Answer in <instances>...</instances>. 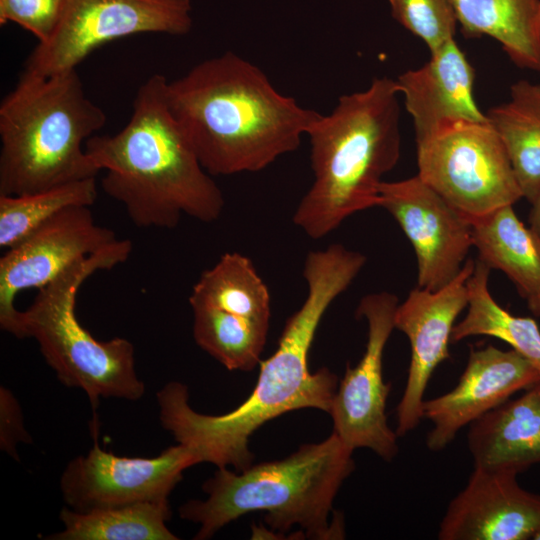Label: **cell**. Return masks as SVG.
Instances as JSON below:
<instances>
[{
  "instance_id": "6da1fadb",
  "label": "cell",
  "mask_w": 540,
  "mask_h": 540,
  "mask_svg": "<svg viewBox=\"0 0 540 540\" xmlns=\"http://www.w3.org/2000/svg\"><path fill=\"white\" fill-rule=\"evenodd\" d=\"M303 276L306 298L287 319L275 352L260 362L256 385L241 405L226 414L207 415L190 406L183 383L169 382L157 392L163 428L193 452L198 464L242 471L253 464L249 439L266 422L305 408L330 413L338 378L325 367L311 372L309 352L322 317L351 285V276L325 258L306 262Z\"/></svg>"
},
{
  "instance_id": "7a4b0ae2",
  "label": "cell",
  "mask_w": 540,
  "mask_h": 540,
  "mask_svg": "<svg viewBox=\"0 0 540 540\" xmlns=\"http://www.w3.org/2000/svg\"><path fill=\"white\" fill-rule=\"evenodd\" d=\"M170 109L212 176L258 172L295 151L321 116L227 51L167 84Z\"/></svg>"
},
{
  "instance_id": "3957f363",
  "label": "cell",
  "mask_w": 540,
  "mask_h": 540,
  "mask_svg": "<svg viewBox=\"0 0 540 540\" xmlns=\"http://www.w3.org/2000/svg\"><path fill=\"white\" fill-rule=\"evenodd\" d=\"M167 84L164 75H151L137 90L127 124L85 143L93 165L105 171L103 191L141 228L172 229L184 215L211 223L225 204L170 109Z\"/></svg>"
},
{
  "instance_id": "277c9868",
  "label": "cell",
  "mask_w": 540,
  "mask_h": 540,
  "mask_svg": "<svg viewBox=\"0 0 540 540\" xmlns=\"http://www.w3.org/2000/svg\"><path fill=\"white\" fill-rule=\"evenodd\" d=\"M399 88L387 76L338 99L307 133L313 182L293 223L319 240L351 215L378 206L383 177L401 152Z\"/></svg>"
},
{
  "instance_id": "5b68a950",
  "label": "cell",
  "mask_w": 540,
  "mask_h": 540,
  "mask_svg": "<svg viewBox=\"0 0 540 540\" xmlns=\"http://www.w3.org/2000/svg\"><path fill=\"white\" fill-rule=\"evenodd\" d=\"M352 454L332 432L282 460L235 472L218 468L202 486L207 498L186 502L179 516L200 525L196 540L209 539L228 523L258 511L265 513L274 533L297 526L312 539L343 538L342 521L330 522L329 517L341 485L355 468Z\"/></svg>"
},
{
  "instance_id": "8992f818",
  "label": "cell",
  "mask_w": 540,
  "mask_h": 540,
  "mask_svg": "<svg viewBox=\"0 0 540 540\" xmlns=\"http://www.w3.org/2000/svg\"><path fill=\"white\" fill-rule=\"evenodd\" d=\"M106 120L76 69L48 77L23 71L0 105V195L96 177L85 143Z\"/></svg>"
},
{
  "instance_id": "52a82bcc",
  "label": "cell",
  "mask_w": 540,
  "mask_h": 540,
  "mask_svg": "<svg viewBox=\"0 0 540 540\" xmlns=\"http://www.w3.org/2000/svg\"><path fill=\"white\" fill-rule=\"evenodd\" d=\"M128 239H118L61 273L38 290L20 311L17 338H33L47 364L66 386L83 390L95 409L100 398L139 400L145 385L135 369L133 344L121 337L97 340L76 316V298L84 281L97 271L126 262Z\"/></svg>"
},
{
  "instance_id": "ba28073f",
  "label": "cell",
  "mask_w": 540,
  "mask_h": 540,
  "mask_svg": "<svg viewBox=\"0 0 540 540\" xmlns=\"http://www.w3.org/2000/svg\"><path fill=\"white\" fill-rule=\"evenodd\" d=\"M416 155L421 180L469 221L523 198L488 119L448 123L416 142Z\"/></svg>"
},
{
  "instance_id": "9c48e42d",
  "label": "cell",
  "mask_w": 540,
  "mask_h": 540,
  "mask_svg": "<svg viewBox=\"0 0 540 540\" xmlns=\"http://www.w3.org/2000/svg\"><path fill=\"white\" fill-rule=\"evenodd\" d=\"M191 12V0H66L56 31L32 50L24 72L48 77L76 69L99 47L137 34L186 35Z\"/></svg>"
},
{
  "instance_id": "30bf717a",
  "label": "cell",
  "mask_w": 540,
  "mask_h": 540,
  "mask_svg": "<svg viewBox=\"0 0 540 540\" xmlns=\"http://www.w3.org/2000/svg\"><path fill=\"white\" fill-rule=\"evenodd\" d=\"M397 297L389 292L365 295L356 316L367 321V342L356 366H347L335 392L330 415L333 432L353 451L372 450L390 462L398 454V435L387 422L386 401L391 384L383 380V354L395 329Z\"/></svg>"
},
{
  "instance_id": "8fae6325",
  "label": "cell",
  "mask_w": 540,
  "mask_h": 540,
  "mask_svg": "<svg viewBox=\"0 0 540 540\" xmlns=\"http://www.w3.org/2000/svg\"><path fill=\"white\" fill-rule=\"evenodd\" d=\"M196 464L180 443L152 458L123 457L103 450L94 436L88 453L67 464L60 490L68 507L79 512L168 501L183 472Z\"/></svg>"
},
{
  "instance_id": "7c38bea8",
  "label": "cell",
  "mask_w": 540,
  "mask_h": 540,
  "mask_svg": "<svg viewBox=\"0 0 540 540\" xmlns=\"http://www.w3.org/2000/svg\"><path fill=\"white\" fill-rule=\"evenodd\" d=\"M119 238L95 222L90 207H68L0 258V327L16 337L20 311L17 294L41 289L77 262L112 245Z\"/></svg>"
},
{
  "instance_id": "4fadbf2b",
  "label": "cell",
  "mask_w": 540,
  "mask_h": 540,
  "mask_svg": "<svg viewBox=\"0 0 540 540\" xmlns=\"http://www.w3.org/2000/svg\"><path fill=\"white\" fill-rule=\"evenodd\" d=\"M377 207L394 217L411 242L417 287L436 291L460 273L473 246L471 223L418 175L383 181Z\"/></svg>"
},
{
  "instance_id": "5bb4252c",
  "label": "cell",
  "mask_w": 540,
  "mask_h": 540,
  "mask_svg": "<svg viewBox=\"0 0 540 540\" xmlns=\"http://www.w3.org/2000/svg\"><path fill=\"white\" fill-rule=\"evenodd\" d=\"M475 261L465 262L460 273L439 290L416 287L398 304L395 328L411 347L407 381L396 408L398 436L415 429L422 419V403L428 382L439 364L449 358V343L459 314L468 306V278Z\"/></svg>"
},
{
  "instance_id": "9a60e30c",
  "label": "cell",
  "mask_w": 540,
  "mask_h": 540,
  "mask_svg": "<svg viewBox=\"0 0 540 540\" xmlns=\"http://www.w3.org/2000/svg\"><path fill=\"white\" fill-rule=\"evenodd\" d=\"M539 381L536 366L512 348L488 345L471 349L457 385L422 403V419L433 424L427 434V448L443 450L463 427Z\"/></svg>"
},
{
  "instance_id": "2e32d148",
  "label": "cell",
  "mask_w": 540,
  "mask_h": 540,
  "mask_svg": "<svg viewBox=\"0 0 540 540\" xmlns=\"http://www.w3.org/2000/svg\"><path fill=\"white\" fill-rule=\"evenodd\" d=\"M540 530V495L517 474L474 467L440 522V540H528Z\"/></svg>"
},
{
  "instance_id": "e0dca14e",
  "label": "cell",
  "mask_w": 540,
  "mask_h": 540,
  "mask_svg": "<svg viewBox=\"0 0 540 540\" xmlns=\"http://www.w3.org/2000/svg\"><path fill=\"white\" fill-rule=\"evenodd\" d=\"M475 73L455 39L430 54L421 67L396 79L413 121L415 142L455 121H486L474 98Z\"/></svg>"
},
{
  "instance_id": "ac0fdd59",
  "label": "cell",
  "mask_w": 540,
  "mask_h": 540,
  "mask_svg": "<svg viewBox=\"0 0 540 540\" xmlns=\"http://www.w3.org/2000/svg\"><path fill=\"white\" fill-rule=\"evenodd\" d=\"M467 443L474 467L518 475L540 463V381L470 424Z\"/></svg>"
},
{
  "instance_id": "d6986e66",
  "label": "cell",
  "mask_w": 540,
  "mask_h": 540,
  "mask_svg": "<svg viewBox=\"0 0 540 540\" xmlns=\"http://www.w3.org/2000/svg\"><path fill=\"white\" fill-rule=\"evenodd\" d=\"M478 259L506 274L538 315L540 301V242L517 217L513 205L470 220Z\"/></svg>"
},
{
  "instance_id": "ffe728a7",
  "label": "cell",
  "mask_w": 540,
  "mask_h": 540,
  "mask_svg": "<svg viewBox=\"0 0 540 540\" xmlns=\"http://www.w3.org/2000/svg\"><path fill=\"white\" fill-rule=\"evenodd\" d=\"M467 38L496 40L519 68L540 72V0H451Z\"/></svg>"
},
{
  "instance_id": "44dd1931",
  "label": "cell",
  "mask_w": 540,
  "mask_h": 540,
  "mask_svg": "<svg viewBox=\"0 0 540 540\" xmlns=\"http://www.w3.org/2000/svg\"><path fill=\"white\" fill-rule=\"evenodd\" d=\"M486 116L505 147L523 198L532 203L540 195V83H513L508 101Z\"/></svg>"
},
{
  "instance_id": "7402d4cb",
  "label": "cell",
  "mask_w": 540,
  "mask_h": 540,
  "mask_svg": "<svg viewBox=\"0 0 540 540\" xmlns=\"http://www.w3.org/2000/svg\"><path fill=\"white\" fill-rule=\"evenodd\" d=\"M190 306H206L234 316L270 324L271 298L252 261L225 253L205 270L192 288Z\"/></svg>"
},
{
  "instance_id": "603a6c76",
  "label": "cell",
  "mask_w": 540,
  "mask_h": 540,
  "mask_svg": "<svg viewBox=\"0 0 540 540\" xmlns=\"http://www.w3.org/2000/svg\"><path fill=\"white\" fill-rule=\"evenodd\" d=\"M168 501L143 502L85 512L64 507L63 530L51 540H178L168 527Z\"/></svg>"
},
{
  "instance_id": "cb8c5ba5",
  "label": "cell",
  "mask_w": 540,
  "mask_h": 540,
  "mask_svg": "<svg viewBox=\"0 0 540 540\" xmlns=\"http://www.w3.org/2000/svg\"><path fill=\"white\" fill-rule=\"evenodd\" d=\"M490 268L481 260L468 278L469 301L464 318L455 324L451 342L472 336H490L511 346L540 371V329L529 317L514 316L502 308L488 288Z\"/></svg>"
},
{
  "instance_id": "d4e9b609",
  "label": "cell",
  "mask_w": 540,
  "mask_h": 540,
  "mask_svg": "<svg viewBox=\"0 0 540 540\" xmlns=\"http://www.w3.org/2000/svg\"><path fill=\"white\" fill-rule=\"evenodd\" d=\"M196 344L228 370L249 371L260 364L270 324L193 306Z\"/></svg>"
},
{
  "instance_id": "484cf974",
  "label": "cell",
  "mask_w": 540,
  "mask_h": 540,
  "mask_svg": "<svg viewBox=\"0 0 540 540\" xmlns=\"http://www.w3.org/2000/svg\"><path fill=\"white\" fill-rule=\"evenodd\" d=\"M96 199L95 177L33 193L0 195V247L11 248L60 211L91 207Z\"/></svg>"
},
{
  "instance_id": "4316f807",
  "label": "cell",
  "mask_w": 540,
  "mask_h": 540,
  "mask_svg": "<svg viewBox=\"0 0 540 540\" xmlns=\"http://www.w3.org/2000/svg\"><path fill=\"white\" fill-rule=\"evenodd\" d=\"M396 22L421 39L430 54L455 39L458 26L451 0H388Z\"/></svg>"
},
{
  "instance_id": "83f0119b",
  "label": "cell",
  "mask_w": 540,
  "mask_h": 540,
  "mask_svg": "<svg viewBox=\"0 0 540 540\" xmlns=\"http://www.w3.org/2000/svg\"><path fill=\"white\" fill-rule=\"evenodd\" d=\"M65 3L66 0H0V24L13 22L42 44L56 31Z\"/></svg>"
},
{
  "instance_id": "f1b7e54d",
  "label": "cell",
  "mask_w": 540,
  "mask_h": 540,
  "mask_svg": "<svg viewBox=\"0 0 540 540\" xmlns=\"http://www.w3.org/2000/svg\"><path fill=\"white\" fill-rule=\"evenodd\" d=\"M32 439L26 431L23 414L18 400L4 386L0 387V448L12 458L19 461L18 443H31Z\"/></svg>"
},
{
  "instance_id": "f546056e",
  "label": "cell",
  "mask_w": 540,
  "mask_h": 540,
  "mask_svg": "<svg viewBox=\"0 0 540 540\" xmlns=\"http://www.w3.org/2000/svg\"><path fill=\"white\" fill-rule=\"evenodd\" d=\"M529 213L530 230L540 242V195L531 203Z\"/></svg>"
},
{
  "instance_id": "4dcf8cb0",
  "label": "cell",
  "mask_w": 540,
  "mask_h": 540,
  "mask_svg": "<svg viewBox=\"0 0 540 540\" xmlns=\"http://www.w3.org/2000/svg\"><path fill=\"white\" fill-rule=\"evenodd\" d=\"M538 27L540 32V3H539V12H538Z\"/></svg>"
},
{
  "instance_id": "1f68e13d",
  "label": "cell",
  "mask_w": 540,
  "mask_h": 540,
  "mask_svg": "<svg viewBox=\"0 0 540 540\" xmlns=\"http://www.w3.org/2000/svg\"><path fill=\"white\" fill-rule=\"evenodd\" d=\"M533 540H540V530L538 533L534 536Z\"/></svg>"
},
{
  "instance_id": "d6a6232c",
  "label": "cell",
  "mask_w": 540,
  "mask_h": 540,
  "mask_svg": "<svg viewBox=\"0 0 540 540\" xmlns=\"http://www.w3.org/2000/svg\"><path fill=\"white\" fill-rule=\"evenodd\" d=\"M538 316H540V301H539V310H538Z\"/></svg>"
}]
</instances>
